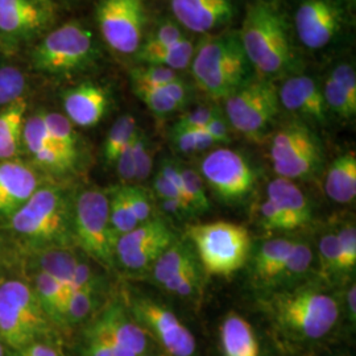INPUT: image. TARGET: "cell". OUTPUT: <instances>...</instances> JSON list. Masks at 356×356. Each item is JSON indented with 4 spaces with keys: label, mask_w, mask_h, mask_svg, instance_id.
<instances>
[{
    "label": "cell",
    "mask_w": 356,
    "mask_h": 356,
    "mask_svg": "<svg viewBox=\"0 0 356 356\" xmlns=\"http://www.w3.org/2000/svg\"><path fill=\"white\" fill-rule=\"evenodd\" d=\"M263 306L276 327L293 341L314 342L329 335L339 319L334 294L316 284L272 289Z\"/></svg>",
    "instance_id": "cell-1"
},
{
    "label": "cell",
    "mask_w": 356,
    "mask_h": 356,
    "mask_svg": "<svg viewBox=\"0 0 356 356\" xmlns=\"http://www.w3.org/2000/svg\"><path fill=\"white\" fill-rule=\"evenodd\" d=\"M239 40L250 65L263 76H277L292 61L291 42L280 13L266 3L252 4Z\"/></svg>",
    "instance_id": "cell-2"
},
{
    "label": "cell",
    "mask_w": 356,
    "mask_h": 356,
    "mask_svg": "<svg viewBox=\"0 0 356 356\" xmlns=\"http://www.w3.org/2000/svg\"><path fill=\"white\" fill-rule=\"evenodd\" d=\"M191 65L195 83L213 99H226L235 92L250 69L239 35L204 40L194 51Z\"/></svg>",
    "instance_id": "cell-3"
},
{
    "label": "cell",
    "mask_w": 356,
    "mask_h": 356,
    "mask_svg": "<svg viewBox=\"0 0 356 356\" xmlns=\"http://www.w3.org/2000/svg\"><path fill=\"white\" fill-rule=\"evenodd\" d=\"M186 239L207 275L229 276L242 269L251 254L247 229L231 222H210L186 227Z\"/></svg>",
    "instance_id": "cell-4"
},
{
    "label": "cell",
    "mask_w": 356,
    "mask_h": 356,
    "mask_svg": "<svg viewBox=\"0 0 356 356\" xmlns=\"http://www.w3.org/2000/svg\"><path fill=\"white\" fill-rule=\"evenodd\" d=\"M73 210L60 189L47 186L35 191L13 214L17 234L38 242H65L72 231Z\"/></svg>",
    "instance_id": "cell-5"
},
{
    "label": "cell",
    "mask_w": 356,
    "mask_h": 356,
    "mask_svg": "<svg viewBox=\"0 0 356 356\" xmlns=\"http://www.w3.org/2000/svg\"><path fill=\"white\" fill-rule=\"evenodd\" d=\"M78 245L103 267L115 264L118 236L111 226L107 191L86 189L76 200L72 220Z\"/></svg>",
    "instance_id": "cell-6"
},
{
    "label": "cell",
    "mask_w": 356,
    "mask_h": 356,
    "mask_svg": "<svg viewBox=\"0 0 356 356\" xmlns=\"http://www.w3.org/2000/svg\"><path fill=\"white\" fill-rule=\"evenodd\" d=\"M47 314L28 284L8 280L0 285V337L13 348L35 342L47 329Z\"/></svg>",
    "instance_id": "cell-7"
},
{
    "label": "cell",
    "mask_w": 356,
    "mask_h": 356,
    "mask_svg": "<svg viewBox=\"0 0 356 356\" xmlns=\"http://www.w3.org/2000/svg\"><path fill=\"white\" fill-rule=\"evenodd\" d=\"M225 101L229 126L251 140L263 138L280 108L279 91L267 79L244 82Z\"/></svg>",
    "instance_id": "cell-8"
},
{
    "label": "cell",
    "mask_w": 356,
    "mask_h": 356,
    "mask_svg": "<svg viewBox=\"0 0 356 356\" xmlns=\"http://www.w3.org/2000/svg\"><path fill=\"white\" fill-rule=\"evenodd\" d=\"M323 161L318 138L304 123L293 122L281 127L270 143V163L277 177H313Z\"/></svg>",
    "instance_id": "cell-9"
},
{
    "label": "cell",
    "mask_w": 356,
    "mask_h": 356,
    "mask_svg": "<svg viewBox=\"0 0 356 356\" xmlns=\"http://www.w3.org/2000/svg\"><path fill=\"white\" fill-rule=\"evenodd\" d=\"M95 53L94 38L88 28L67 23L49 32L35 47V67L51 74H61L85 67Z\"/></svg>",
    "instance_id": "cell-10"
},
{
    "label": "cell",
    "mask_w": 356,
    "mask_h": 356,
    "mask_svg": "<svg viewBox=\"0 0 356 356\" xmlns=\"http://www.w3.org/2000/svg\"><path fill=\"white\" fill-rule=\"evenodd\" d=\"M201 176L216 197L227 204L244 201L256 185L254 168L242 153L218 148L201 161Z\"/></svg>",
    "instance_id": "cell-11"
},
{
    "label": "cell",
    "mask_w": 356,
    "mask_h": 356,
    "mask_svg": "<svg viewBox=\"0 0 356 356\" xmlns=\"http://www.w3.org/2000/svg\"><path fill=\"white\" fill-rule=\"evenodd\" d=\"M148 276L169 294L194 298L201 291L204 269L191 243L177 239L154 261Z\"/></svg>",
    "instance_id": "cell-12"
},
{
    "label": "cell",
    "mask_w": 356,
    "mask_h": 356,
    "mask_svg": "<svg viewBox=\"0 0 356 356\" xmlns=\"http://www.w3.org/2000/svg\"><path fill=\"white\" fill-rule=\"evenodd\" d=\"M176 241L177 236L165 219L153 216L118 238L115 260L131 273H148L154 261Z\"/></svg>",
    "instance_id": "cell-13"
},
{
    "label": "cell",
    "mask_w": 356,
    "mask_h": 356,
    "mask_svg": "<svg viewBox=\"0 0 356 356\" xmlns=\"http://www.w3.org/2000/svg\"><path fill=\"white\" fill-rule=\"evenodd\" d=\"M132 317L163 347L166 355L193 356L197 350L195 338L177 316L166 306L147 297H136L131 302Z\"/></svg>",
    "instance_id": "cell-14"
},
{
    "label": "cell",
    "mask_w": 356,
    "mask_h": 356,
    "mask_svg": "<svg viewBox=\"0 0 356 356\" xmlns=\"http://www.w3.org/2000/svg\"><path fill=\"white\" fill-rule=\"evenodd\" d=\"M97 20L102 38L115 51L134 54L139 51L145 26L143 0H102Z\"/></svg>",
    "instance_id": "cell-15"
},
{
    "label": "cell",
    "mask_w": 356,
    "mask_h": 356,
    "mask_svg": "<svg viewBox=\"0 0 356 356\" xmlns=\"http://www.w3.org/2000/svg\"><path fill=\"white\" fill-rule=\"evenodd\" d=\"M51 0H0V41L10 49L40 36L54 23Z\"/></svg>",
    "instance_id": "cell-16"
},
{
    "label": "cell",
    "mask_w": 356,
    "mask_h": 356,
    "mask_svg": "<svg viewBox=\"0 0 356 356\" xmlns=\"http://www.w3.org/2000/svg\"><path fill=\"white\" fill-rule=\"evenodd\" d=\"M341 8L332 0H304L294 15L296 32L309 49L329 45L342 29Z\"/></svg>",
    "instance_id": "cell-17"
},
{
    "label": "cell",
    "mask_w": 356,
    "mask_h": 356,
    "mask_svg": "<svg viewBox=\"0 0 356 356\" xmlns=\"http://www.w3.org/2000/svg\"><path fill=\"white\" fill-rule=\"evenodd\" d=\"M170 8L178 23L195 33L227 24L234 13L231 0H170Z\"/></svg>",
    "instance_id": "cell-18"
},
{
    "label": "cell",
    "mask_w": 356,
    "mask_h": 356,
    "mask_svg": "<svg viewBox=\"0 0 356 356\" xmlns=\"http://www.w3.org/2000/svg\"><path fill=\"white\" fill-rule=\"evenodd\" d=\"M92 327L135 355L148 354L152 342L151 335L135 318H129L122 306H110Z\"/></svg>",
    "instance_id": "cell-19"
},
{
    "label": "cell",
    "mask_w": 356,
    "mask_h": 356,
    "mask_svg": "<svg viewBox=\"0 0 356 356\" xmlns=\"http://www.w3.org/2000/svg\"><path fill=\"white\" fill-rule=\"evenodd\" d=\"M280 104L293 114L302 115L317 123H325L327 107L317 82L306 76L288 78L279 91Z\"/></svg>",
    "instance_id": "cell-20"
},
{
    "label": "cell",
    "mask_w": 356,
    "mask_h": 356,
    "mask_svg": "<svg viewBox=\"0 0 356 356\" xmlns=\"http://www.w3.org/2000/svg\"><path fill=\"white\" fill-rule=\"evenodd\" d=\"M38 189V175L19 163L0 161V214H13Z\"/></svg>",
    "instance_id": "cell-21"
},
{
    "label": "cell",
    "mask_w": 356,
    "mask_h": 356,
    "mask_svg": "<svg viewBox=\"0 0 356 356\" xmlns=\"http://www.w3.org/2000/svg\"><path fill=\"white\" fill-rule=\"evenodd\" d=\"M107 107L108 94L98 85L83 83L65 92V116L78 127L97 126L102 120Z\"/></svg>",
    "instance_id": "cell-22"
},
{
    "label": "cell",
    "mask_w": 356,
    "mask_h": 356,
    "mask_svg": "<svg viewBox=\"0 0 356 356\" xmlns=\"http://www.w3.org/2000/svg\"><path fill=\"white\" fill-rule=\"evenodd\" d=\"M22 139L29 154L38 165L45 169L53 172H66L76 164V161L69 159L53 144L41 114L26 119Z\"/></svg>",
    "instance_id": "cell-23"
},
{
    "label": "cell",
    "mask_w": 356,
    "mask_h": 356,
    "mask_svg": "<svg viewBox=\"0 0 356 356\" xmlns=\"http://www.w3.org/2000/svg\"><path fill=\"white\" fill-rule=\"evenodd\" d=\"M267 200L277 207L289 229L302 227L313 218L312 206L302 189L288 178L272 179L267 186Z\"/></svg>",
    "instance_id": "cell-24"
},
{
    "label": "cell",
    "mask_w": 356,
    "mask_h": 356,
    "mask_svg": "<svg viewBox=\"0 0 356 356\" xmlns=\"http://www.w3.org/2000/svg\"><path fill=\"white\" fill-rule=\"evenodd\" d=\"M296 239L273 238L259 245L251 259V279L254 285L272 289L292 251Z\"/></svg>",
    "instance_id": "cell-25"
},
{
    "label": "cell",
    "mask_w": 356,
    "mask_h": 356,
    "mask_svg": "<svg viewBox=\"0 0 356 356\" xmlns=\"http://www.w3.org/2000/svg\"><path fill=\"white\" fill-rule=\"evenodd\" d=\"M220 344L225 356H260L259 342L250 322L238 313H229L223 319Z\"/></svg>",
    "instance_id": "cell-26"
},
{
    "label": "cell",
    "mask_w": 356,
    "mask_h": 356,
    "mask_svg": "<svg viewBox=\"0 0 356 356\" xmlns=\"http://www.w3.org/2000/svg\"><path fill=\"white\" fill-rule=\"evenodd\" d=\"M325 193L337 204H348L355 201V153H344L334 160L325 178Z\"/></svg>",
    "instance_id": "cell-27"
},
{
    "label": "cell",
    "mask_w": 356,
    "mask_h": 356,
    "mask_svg": "<svg viewBox=\"0 0 356 356\" xmlns=\"http://www.w3.org/2000/svg\"><path fill=\"white\" fill-rule=\"evenodd\" d=\"M26 102L22 98L0 111V161L17 153L26 122Z\"/></svg>",
    "instance_id": "cell-28"
},
{
    "label": "cell",
    "mask_w": 356,
    "mask_h": 356,
    "mask_svg": "<svg viewBox=\"0 0 356 356\" xmlns=\"http://www.w3.org/2000/svg\"><path fill=\"white\" fill-rule=\"evenodd\" d=\"M35 293L45 314L57 322L65 323L66 306L72 291L51 276L40 272L36 277Z\"/></svg>",
    "instance_id": "cell-29"
},
{
    "label": "cell",
    "mask_w": 356,
    "mask_h": 356,
    "mask_svg": "<svg viewBox=\"0 0 356 356\" xmlns=\"http://www.w3.org/2000/svg\"><path fill=\"white\" fill-rule=\"evenodd\" d=\"M194 47L191 40L182 38L177 44L159 49H143L138 51V58L147 65L165 66L172 70H182L191 64L194 56Z\"/></svg>",
    "instance_id": "cell-30"
},
{
    "label": "cell",
    "mask_w": 356,
    "mask_h": 356,
    "mask_svg": "<svg viewBox=\"0 0 356 356\" xmlns=\"http://www.w3.org/2000/svg\"><path fill=\"white\" fill-rule=\"evenodd\" d=\"M314 260L312 244L306 241H296L284 268L272 289L292 286L305 277Z\"/></svg>",
    "instance_id": "cell-31"
},
{
    "label": "cell",
    "mask_w": 356,
    "mask_h": 356,
    "mask_svg": "<svg viewBox=\"0 0 356 356\" xmlns=\"http://www.w3.org/2000/svg\"><path fill=\"white\" fill-rule=\"evenodd\" d=\"M38 264L42 273L72 291L70 285L78 264L76 254L64 248H51L41 254Z\"/></svg>",
    "instance_id": "cell-32"
},
{
    "label": "cell",
    "mask_w": 356,
    "mask_h": 356,
    "mask_svg": "<svg viewBox=\"0 0 356 356\" xmlns=\"http://www.w3.org/2000/svg\"><path fill=\"white\" fill-rule=\"evenodd\" d=\"M53 144L69 159L76 161L78 139L72 122L60 113H41Z\"/></svg>",
    "instance_id": "cell-33"
},
{
    "label": "cell",
    "mask_w": 356,
    "mask_h": 356,
    "mask_svg": "<svg viewBox=\"0 0 356 356\" xmlns=\"http://www.w3.org/2000/svg\"><path fill=\"white\" fill-rule=\"evenodd\" d=\"M138 128L136 119L131 114L122 115L115 120L103 147V154L107 164L114 165L119 153L132 140Z\"/></svg>",
    "instance_id": "cell-34"
},
{
    "label": "cell",
    "mask_w": 356,
    "mask_h": 356,
    "mask_svg": "<svg viewBox=\"0 0 356 356\" xmlns=\"http://www.w3.org/2000/svg\"><path fill=\"white\" fill-rule=\"evenodd\" d=\"M108 207H110V220L116 236H122L139 226L136 218L134 216L128 204L123 185L113 186L107 191Z\"/></svg>",
    "instance_id": "cell-35"
},
{
    "label": "cell",
    "mask_w": 356,
    "mask_h": 356,
    "mask_svg": "<svg viewBox=\"0 0 356 356\" xmlns=\"http://www.w3.org/2000/svg\"><path fill=\"white\" fill-rule=\"evenodd\" d=\"M319 269L321 277L331 280L343 275L341 263V248L334 231H329L321 236L318 242Z\"/></svg>",
    "instance_id": "cell-36"
},
{
    "label": "cell",
    "mask_w": 356,
    "mask_h": 356,
    "mask_svg": "<svg viewBox=\"0 0 356 356\" xmlns=\"http://www.w3.org/2000/svg\"><path fill=\"white\" fill-rule=\"evenodd\" d=\"M186 200L194 214H204L210 210V201L204 191V178L200 172L189 166L179 165Z\"/></svg>",
    "instance_id": "cell-37"
},
{
    "label": "cell",
    "mask_w": 356,
    "mask_h": 356,
    "mask_svg": "<svg viewBox=\"0 0 356 356\" xmlns=\"http://www.w3.org/2000/svg\"><path fill=\"white\" fill-rule=\"evenodd\" d=\"M26 88V76L20 69L0 66V107L22 99Z\"/></svg>",
    "instance_id": "cell-38"
},
{
    "label": "cell",
    "mask_w": 356,
    "mask_h": 356,
    "mask_svg": "<svg viewBox=\"0 0 356 356\" xmlns=\"http://www.w3.org/2000/svg\"><path fill=\"white\" fill-rule=\"evenodd\" d=\"M322 94L327 110H331L332 113L344 119H351L355 116L356 98L344 91L330 76L325 82Z\"/></svg>",
    "instance_id": "cell-39"
},
{
    "label": "cell",
    "mask_w": 356,
    "mask_h": 356,
    "mask_svg": "<svg viewBox=\"0 0 356 356\" xmlns=\"http://www.w3.org/2000/svg\"><path fill=\"white\" fill-rule=\"evenodd\" d=\"M132 154L135 163V182H145L152 173L153 154L151 151V141L140 128H138L134 138Z\"/></svg>",
    "instance_id": "cell-40"
},
{
    "label": "cell",
    "mask_w": 356,
    "mask_h": 356,
    "mask_svg": "<svg viewBox=\"0 0 356 356\" xmlns=\"http://www.w3.org/2000/svg\"><path fill=\"white\" fill-rule=\"evenodd\" d=\"M134 90H135V94L145 103V106L157 116H166L181 110L177 103L166 94L163 88H148L141 85H134Z\"/></svg>",
    "instance_id": "cell-41"
},
{
    "label": "cell",
    "mask_w": 356,
    "mask_h": 356,
    "mask_svg": "<svg viewBox=\"0 0 356 356\" xmlns=\"http://www.w3.org/2000/svg\"><path fill=\"white\" fill-rule=\"evenodd\" d=\"M94 292L95 288H81L70 293L66 314H65V323L76 325L88 318L94 307Z\"/></svg>",
    "instance_id": "cell-42"
},
{
    "label": "cell",
    "mask_w": 356,
    "mask_h": 356,
    "mask_svg": "<svg viewBox=\"0 0 356 356\" xmlns=\"http://www.w3.org/2000/svg\"><path fill=\"white\" fill-rule=\"evenodd\" d=\"M128 204L136 218L138 223H145L154 216V204L149 191L140 185H123Z\"/></svg>",
    "instance_id": "cell-43"
},
{
    "label": "cell",
    "mask_w": 356,
    "mask_h": 356,
    "mask_svg": "<svg viewBox=\"0 0 356 356\" xmlns=\"http://www.w3.org/2000/svg\"><path fill=\"white\" fill-rule=\"evenodd\" d=\"M132 83L148 88H163L169 82L177 79V73L165 66L148 65L145 67H138L131 72Z\"/></svg>",
    "instance_id": "cell-44"
},
{
    "label": "cell",
    "mask_w": 356,
    "mask_h": 356,
    "mask_svg": "<svg viewBox=\"0 0 356 356\" xmlns=\"http://www.w3.org/2000/svg\"><path fill=\"white\" fill-rule=\"evenodd\" d=\"M337 238L341 248V263L342 272L350 273L356 266V229L354 223H347L342 229H338Z\"/></svg>",
    "instance_id": "cell-45"
},
{
    "label": "cell",
    "mask_w": 356,
    "mask_h": 356,
    "mask_svg": "<svg viewBox=\"0 0 356 356\" xmlns=\"http://www.w3.org/2000/svg\"><path fill=\"white\" fill-rule=\"evenodd\" d=\"M185 38L181 28L175 23H164L156 29L152 38H149L144 45H141L143 49H159V48H166L173 44H177ZM139 48V49H140Z\"/></svg>",
    "instance_id": "cell-46"
},
{
    "label": "cell",
    "mask_w": 356,
    "mask_h": 356,
    "mask_svg": "<svg viewBox=\"0 0 356 356\" xmlns=\"http://www.w3.org/2000/svg\"><path fill=\"white\" fill-rule=\"evenodd\" d=\"M157 206L161 210V214L177 222H185L195 216L191 209V206L176 198H156Z\"/></svg>",
    "instance_id": "cell-47"
},
{
    "label": "cell",
    "mask_w": 356,
    "mask_h": 356,
    "mask_svg": "<svg viewBox=\"0 0 356 356\" xmlns=\"http://www.w3.org/2000/svg\"><path fill=\"white\" fill-rule=\"evenodd\" d=\"M216 107H198L188 114L182 115L173 128L188 131L204 129L209 120L211 119V116L216 113Z\"/></svg>",
    "instance_id": "cell-48"
},
{
    "label": "cell",
    "mask_w": 356,
    "mask_h": 356,
    "mask_svg": "<svg viewBox=\"0 0 356 356\" xmlns=\"http://www.w3.org/2000/svg\"><path fill=\"white\" fill-rule=\"evenodd\" d=\"M134 138L122 149V152L119 153L115 161L118 176L124 182V185H132V182H135V163H134V154H132Z\"/></svg>",
    "instance_id": "cell-49"
},
{
    "label": "cell",
    "mask_w": 356,
    "mask_h": 356,
    "mask_svg": "<svg viewBox=\"0 0 356 356\" xmlns=\"http://www.w3.org/2000/svg\"><path fill=\"white\" fill-rule=\"evenodd\" d=\"M260 225L266 229H289V226L277 207L269 200H266L260 206Z\"/></svg>",
    "instance_id": "cell-50"
},
{
    "label": "cell",
    "mask_w": 356,
    "mask_h": 356,
    "mask_svg": "<svg viewBox=\"0 0 356 356\" xmlns=\"http://www.w3.org/2000/svg\"><path fill=\"white\" fill-rule=\"evenodd\" d=\"M204 129L209 134V136L216 141V144H225L229 141V122L219 108H216V113L211 116V119L209 120Z\"/></svg>",
    "instance_id": "cell-51"
},
{
    "label": "cell",
    "mask_w": 356,
    "mask_h": 356,
    "mask_svg": "<svg viewBox=\"0 0 356 356\" xmlns=\"http://www.w3.org/2000/svg\"><path fill=\"white\" fill-rule=\"evenodd\" d=\"M330 78L351 97L356 98V73L355 69L351 65H337L330 73Z\"/></svg>",
    "instance_id": "cell-52"
},
{
    "label": "cell",
    "mask_w": 356,
    "mask_h": 356,
    "mask_svg": "<svg viewBox=\"0 0 356 356\" xmlns=\"http://www.w3.org/2000/svg\"><path fill=\"white\" fill-rule=\"evenodd\" d=\"M172 139H173L175 147L177 148L178 152L184 153V154H193V153L198 152L195 131L173 128Z\"/></svg>",
    "instance_id": "cell-53"
},
{
    "label": "cell",
    "mask_w": 356,
    "mask_h": 356,
    "mask_svg": "<svg viewBox=\"0 0 356 356\" xmlns=\"http://www.w3.org/2000/svg\"><path fill=\"white\" fill-rule=\"evenodd\" d=\"M95 275L92 272V269L90 267L86 261H79L76 264L74 275H73V280H72V292L76 289H81V288H89V286H94L95 288Z\"/></svg>",
    "instance_id": "cell-54"
},
{
    "label": "cell",
    "mask_w": 356,
    "mask_h": 356,
    "mask_svg": "<svg viewBox=\"0 0 356 356\" xmlns=\"http://www.w3.org/2000/svg\"><path fill=\"white\" fill-rule=\"evenodd\" d=\"M152 189L156 198H176L188 204L184 195L160 172H157L153 177Z\"/></svg>",
    "instance_id": "cell-55"
},
{
    "label": "cell",
    "mask_w": 356,
    "mask_h": 356,
    "mask_svg": "<svg viewBox=\"0 0 356 356\" xmlns=\"http://www.w3.org/2000/svg\"><path fill=\"white\" fill-rule=\"evenodd\" d=\"M159 172H160V173L184 195V198L186 200L185 191H184V184H182V177H181V172H179V164L172 161V160L165 159V160L161 163ZM186 201H188V200H186ZM188 204H189V202H188ZM189 206H191V204H189Z\"/></svg>",
    "instance_id": "cell-56"
},
{
    "label": "cell",
    "mask_w": 356,
    "mask_h": 356,
    "mask_svg": "<svg viewBox=\"0 0 356 356\" xmlns=\"http://www.w3.org/2000/svg\"><path fill=\"white\" fill-rule=\"evenodd\" d=\"M163 89L175 102L177 103L179 108H182L189 101V90H188V86L179 78L169 82L168 85L163 86Z\"/></svg>",
    "instance_id": "cell-57"
},
{
    "label": "cell",
    "mask_w": 356,
    "mask_h": 356,
    "mask_svg": "<svg viewBox=\"0 0 356 356\" xmlns=\"http://www.w3.org/2000/svg\"><path fill=\"white\" fill-rule=\"evenodd\" d=\"M19 356H61V354L49 344L32 342L20 348Z\"/></svg>",
    "instance_id": "cell-58"
},
{
    "label": "cell",
    "mask_w": 356,
    "mask_h": 356,
    "mask_svg": "<svg viewBox=\"0 0 356 356\" xmlns=\"http://www.w3.org/2000/svg\"><path fill=\"white\" fill-rule=\"evenodd\" d=\"M88 356H114L110 347L103 342L102 339L90 335L89 348H88Z\"/></svg>",
    "instance_id": "cell-59"
},
{
    "label": "cell",
    "mask_w": 356,
    "mask_h": 356,
    "mask_svg": "<svg viewBox=\"0 0 356 356\" xmlns=\"http://www.w3.org/2000/svg\"><path fill=\"white\" fill-rule=\"evenodd\" d=\"M346 307H347V314L348 319L353 325L356 322V286L355 284L350 285L346 293Z\"/></svg>",
    "instance_id": "cell-60"
},
{
    "label": "cell",
    "mask_w": 356,
    "mask_h": 356,
    "mask_svg": "<svg viewBox=\"0 0 356 356\" xmlns=\"http://www.w3.org/2000/svg\"><path fill=\"white\" fill-rule=\"evenodd\" d=\"M0 356H4V348H3V344L0 343Z\"/></svg>",
    "instance_id": "cell-61"
},
{
    "label": "cell",
    "mask_w": 356,
    "mask_h": 356,
    "mask_svg": "<svg viewBox=\"0 0 356 356\" xmlns=\"http://www.w3.org/2000/svg\"><path fill=\"white\" fill-rule=\"evenodd\" d=\"M141 356H169L166 355V354H163V355H156V354H144V355Z\"/></svg>",
    "instance_id": "cell-62"
}]
</instances>
